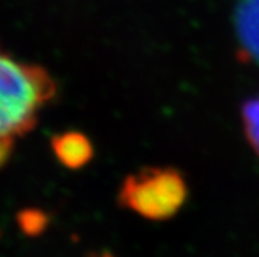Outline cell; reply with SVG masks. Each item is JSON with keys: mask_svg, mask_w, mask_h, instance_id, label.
<instances>
[{"mask_svg": "<svg viewBox=\"0 0 259 257\" xmlns=\"http://www.w3.org/2000/svg\"><path fill=\"white\" fill-rule=\"evenodd\" d=\"M55 95L56 82L44 67L17 61L0 48V138L28 133Z\"/></svg>", "mask_w": 259, "mask_h": 257, "instance_id": "1", "label": "cell"}, {"mask_svg": "<svg viewBox=\"0 0 259 257\" xmlns=\"http://www.w3.org/2000/svg\"><path fill=\"white\" fill-rule=\"evenodd\" d=\"M188 198L183 174L174 168H145L124 178L118 194L123 208L143 219L174 217Z\"/></svg>", "mask_w": 259, "mask_h": 257, "instance_id": "2", "label": "cell"}, {"mask_svg": "<svg viewBox=\"0 0 259 257\" xmlns=\"http://www.w3.org/2000/svg\"><path fill=\"white\" fill-rule=\"evenodd\" d=\"M234 20L244 59L259 65V0H241Z\"/></svg>", "mask_w": 259, "mask_h": 257, "instance_id": "3", "label": "cell"}, {"mask_svg": "<svg viewBox=\"0 0 259 257\" xmlns=\"http://www.w3.org/2000/svg\"><path fill=\"white\" fill-rule=\"evenodd\" d=\"M52 149L62 166L81 169L93 157L90 139L81 132H64L52 138Z\"/></svg>", "mask_w": 259, "mask_h": 257, "instance_id": "4", "label": "cell"}, {"mask_svg": "<svg viewBox=\"0 0 259 257\" xmlns=\"http://www.w3.org/2000/svg\"><path fill=\"white\" fill-rule=\"evenodd\" d=\"M242 123L247 141L259 157V95L244 104Z\"/></svg>", "mask_w": 259, "mask_h": 257, "instance_id": "5", "label": "cell"}, {"mask_svg": "<svg viewBox=\"0 0 259 257\" xmlns=\"http://www.w3.org/2000/svg\"><path fill=\"white\" fill-rule=\"evenodd\" d=\"M20 226L25 232L36 234L45 226V216H42L37 211H25L20 216Z\"/></svg>", "mask_w": 259, "mask_h": 257, "instance_id": "6", "label": "cell"}, {"mask_svg": "<svg viewBox=\"0 0 259 257\" xmlns=\"http://www.w3.org/2000/svg\"><path fill=\"white\" fill-rule=\"evenodd\" d=\"M14 138H0V168L7 165L14 149Z\"/></svg>", "mask_w": 259, "mask_h": 257, "instance_id": "7", "label": "cell"}, {"mask_svg": "<svg viewBox=\"0 0 259 257\" xmlns=\"http://www.w3.org/2000/svg\"><path fill=\"white\" fill-rule=\"evenodd\" d=\"M101 257H112V255H107V254H104V255H101Z\"/></svg>", "mask_w": 259, "mask_h": 257, "instance_id": "8", "label": "cell"}]
</instances>
